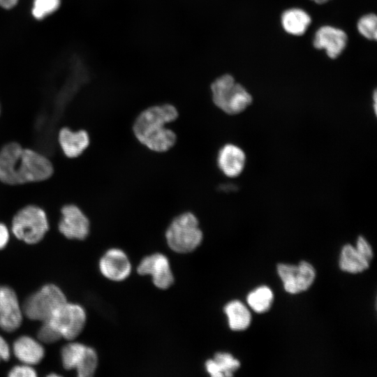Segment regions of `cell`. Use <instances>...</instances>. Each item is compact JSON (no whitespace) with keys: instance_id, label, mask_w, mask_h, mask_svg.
<instances>
[{"instance_id":"1","label":"cell","mask_w":377,"mask_h":377,"mask_svg":"<svg viewBox=\"0 0 377 377\" xmlns=\"http://www.w3.org/2000/svg\"><path fill=\"white\" fill-rule=\"evenodd\" d=\"M176 107L170 103L155 105L143 110L133 121L132 130L137 140L151 151L164 153L172 148L177 135L167 127L178 118Z\"/></svg>"},{"instance_id":"2","label":"cell","mask_w":377,"mask_h":377,"mask_svg":"<svg viewBox=\"0 0 377 377\" xmlns=\"http://www.w3.org/2000/svg\"><path fill=\"white\" fill-rule=\"evenodd\" d=\"M52 172V165L46 157L16 142L6 145L0 151V180L3 183L15 185L43 181Z\"/></svg>"},{"instance_id":"3","label":"cell","mask_w":377,"mask_h":377,"mask_svg":"<svg viewBox=\"0 0 377 377\" xmlns=\"http://www.w3.org/2000/svg\"><path fill=\"white\" fill-rule=\"evenodd\" d=\"M210 89L214 104L229 115L242 112L253 101L249 91L228 74L216 78L212 83Z\"/></svg>"},{"instance_id":"4","label":"cell","mask_w":377,"mask_h":377,"mask_svg":"<svg viewBox=\"0 0 377 377\" xmlns=\"http://www.w3.org/2000/svg\"><path fill=\"white\" fill-rule=\"evenodd\" d=\"M203 234L196 216L185 212L173 219L165 232L169 247L177 253L194 251L202 242Z\"/></svg>"},{"instance_id":"5","label":"cell","mask_w":377,"mask_h":377,"mask_svg":"<svg viewBox=\"0 0 377 377\" xmlns=\"http://www.w3.org/2000/svg\"><path fill=\"white\" fill-rule=\"evenodd\" d=\"M66 302V296L58 286L47 284L29 295L22 305V309L28 318L45 322Z\"/></svg>"},{"instance_id":"6","label":"cell","mask_w":377,"mask_h":377,"mask_svg":"<svg viewBox=\"0 0 377 377\" xmlns=\"http://www.w3.org/2000/svg\"><path fill=\"white\" fill-rule=\"evenodd\" d=\"M48 222L45 212L34 205L20 210L12 221V232L17 238L27 244L40 242L48 230Z\"/></svg>"},{"instance_id":"7","label":"cell","mask_w":377,"mask_h":377,"mask_svg":"<svg viewBox=\"0 0 377 377\" xmlns=\"http://www.w3.org/2000/svg\"><path fill=\"white\" fill-rule=\"evenodd\" d=\"M87 316L84 309L76 304L66 302L47 320L61 338L73 340L82 331Z\"/></svg>"},{"instance_id":"8","label":"cell","mask_w":377,"mask_h":377,"mask_svg":"<svg viewBox=\"0 0 377 377\" xmlns=\"http://www.w3.org/2000/svg\"><path fill=\"white\" fill-rule=\"evenodd\" d=\"M61 361L66 369H75L80 377L94 375L98 366V356L91 347L80 343H70L61 350Z\"/></svg>"},{"instance_id":"9","label":"cell","mask_w":377,"mask_h":377,"mask_svg":"<svg viewBox=\"0 0 377 377\" xmlns=\"http://www.w3.org/2000/svg\"><path fill=\"white\" fill-rule=\"evenodd\" d=\"M277 272L284 289L291 294L307 290L316 277L313 267L306 261H301L298 265L279 264Z\"/></svg>"},{"instance_id":"10","label":"cell","mask_w":377,"mask_h":377,"mask_svg":"<svg viewBox=\"0 0 377 377\" xmlns=\"http://www.w3.org/2000/svg\"><path fill=\"white\" fill-rule=\"evenodd\" d=\"M137 271L140 275L151 276L154 284L160 289H167L174 282L169 260L162 253L145 257L140 263Z\"/></svg>"},{"instance_id":"11","label":"cell","mask_w":377,"mask_h":377,"mask_svg":"<svg viewBox=\"0 0 377 377\" xmlns=\"http://www.w3.org/2000/svg\"><path fill=\"white\" fill-rule=\"evenodd\" d=\"M23 312L15 291L0 286V327L6 332L17 330L22 321Z\"/></svg>"},{"instance_id":"12","label":"cell","mask_w":377,"mask_h":377,"mask_svg":"<svg viewBox=\"0 0 377 377\" xmlns=\"http://www.w3.org/2000/svg\"><path fill=\"white\" fill-rule=\"evenodd\" d=\"M62 217L59 223V231L68 239L82 240L89 232V221L77 206L65 205L61 209Z\"/></svg>"},{"instance_id":"13","label":"cell","mask_w":377,"mask_h":377,"mask_svg":"<svg viewBox=\"0 0 377 377\" xmlns=\"http://www.w3.org/2000/svg\"><path fill=\"white\" fill-rule=\"evenodd\" d=\"M246 156L244 151L233 143H226L216 155V165L219 170L227 177L239 176L244 170Z\"/></svg>"},{"instance_id":"14","label":"cell","mask_w":377,"mask_h":377,"mask_svg":"<svg viewBox=\"0 0 377 377\" xmlns=\"http://www.w3.org/2000/svg\"><path fill=\"white\" fill-rule=\"evenodd\" d=\"M99 269L107 279L121 281L130 275L131 265L128 256L122 250L111 249L101 258Z\"/></svg>"},{"instance_id":"15","label":"cell","mask_w":377,"mask_h":377,"mask_svg":"<svg viewBox=\"0 0 377 377\" xmlns=\"http://www.w3.org/2000/svg\"><path fill=\"white\" fill-rule=\"evenodd\" d=\"M347 43V36L341 29L324 26L316 33L313 45L318 49H324L327 55L334 59L343 50Z\"/></svg>"},{"instance_id":"16","label":"cell","mask_w":377,"mask_h":377,"mask_svg":"<svg viewBox=\"0 0 377 377\" xmlns=\"http://www.w3.org/2000/svg\"><path fill=\"white\" fill-rule=\"evenodd\" d=\"M13 352L19 360L29 365L39 363L45 355L43 346L28 336L20 337L15 341Z\"/></svg>"},{"instance_id":"17","label":"cell","mask_w":377,"mask_h":377,"mask_svg":"<svg viewBox=\"0 0 377 377\" xmlns=\"http://www.w3.org/2000/svg\"><path fill=\"white\" fill-rule=\"evenodd\" d=\"M59 141L64 154L69 158L80 156L89 146V137L84 131H72L63 128L59 131Z\"/></svg>"},{"instance_id":"18","label":"cell","mask_w":377,"mask_h":377,"mask_svg":"<svg viewBox=\"0 0 377 377\" xmlns=\"http://www.w3.org/2000/svg\"><path fill=\"white\" fill-rule=\"evenodd\" d=\"M240 366L238 360L228 353H217L205 362L207 371L213 377L231 376Z\"/></svg>"},{"instance_id":"19","label":"cell","mask_w":377,"mask_h":377,"mask_svg":"<svg viewBox=\"0 0 377 377\" xmlns=\"http://www.w3.org/2000/svg\"><path fill=\"white\" fill-rule=\"evenodd\" d=\"M281 22L286 32L292 35L300 36L309 26L311 17L302 9L291 8L283 13Z\"/></svg>"},{"instance_id":"20","label":"cell","mask_w":377,"mask_h":377,"mask_svg":"<svg viewBox=\"0 0 377 377\" xmlns=\"http://www.w3.org/2000/svg\"><path fill=\"white\" fill-rule=\"evenodd\" d=\"M224 311L228 317L231 330L240 331L249 326L251 320V313L240 301L230 302L225 306Z\"/></svg>"},{"instance_id":"21","label":"cell","mask_w":377,"mask_h":377,"mask_svg":"<svg viewBox=\"0 0 377 377\" xmlns=\"http://www.w3.org/2000/svg\"><path fill=\"white\" fill-rule=\"evenodd\" d=\"M369 266V262L364 258L350 244H346L341 250L339 258L341 269L350 273L362 272Z\"/></svg>"},{"instance_id":"22","label":"cell","mask_w":377,"mask_h":377,"mask_svg":"<svg viewBox=\"0 0 377 377\" xmlns=\"http://www.w3.org/2000/svg\"><path fill=\"white\" fill-rule=\"evenodd\" d=\"M273 300V293L267 286H260L247 296V303L257 313L267 311Z\"/></svg>"},{"instance_id":"23","label":"cell","mask_w":377,"mask_h":377,"mask_svg":"<svg viewBox=\"0 0 377 377\" xmlns=\"http://www.w3.org/2000/svg\"><path fill=\"white\" fill-rule=\"evenodd\" d=\"M61 5V0H34L31 14L36 20H43L54 13Z\"/></svg>"},{"instance_id":"24","label":"cell","mask_w":377,"mask_h":377,"mask_svg":"<svg viewBox=\"0 0 377 377\" xmlns=\"http://www.w3.org/2000/svg\"><path fill=\"white\" fill-rule=\"evenodd\" d=\"M376 21V16L374 14L363 16L357 23L358 31L365 38L376 40L377 36Z\"/></svg>"},{"instance_id":"25","label":"cell","mask_w":377,"mask_h":377,"mask_svg":"<svg viewBox=\"0 0 377 377\" xmlns=\"http://www.w3.org/2000/svg\"><path fill=\"white\" fill-rule=\"evenodd\" d=\"M38 338L43 343H53L61 337L47 321H45L38 332Z\"/></svg>"},{"instance_id":"26","label":"cell","mask_w":377,"mask_h":377,"mask_svg":"<svg viewBox=\"0 0 377 377\" xmlns=\"http://www.w3.org/2000/svg\"><path fill=\"white\" fill-rule=\"evenodd\" d=\"M10 377H34L36 376L35 369L31 365L24 364L14 367L9 372Z\"/></svg>"},{"instance_id":"27","label":"cell","mask_w":377,"mask_h":377,"mask_svg":"<svg viewBox=\"0 0 377 377\" xmlns=\"http://www.w3.org/2000/svg\"><path fill=\"white\" fill-rule=\"evenodd\" d=\"M355 249L364 258L370 263L373 257L372 249L369 242L362 236L358 237Z\"/></svg>"},{"instance_id":"28","label":"cell","mask_w":377,"mask_h":377,"mask_svg":"<svg viewBox=\"0 0 377 377\" xmlns=\"http://www.w3.org/2000/svg\"><path fill=\"white\" fill-rule=\"evenodd\" d=\"M10 348L6 340L0 335V360H8L10 358Z\"/></svg>"},{"instance_id":"29","label":"cell","mask_w":377,"mask_h":377,"mask_svg":"<svg viewBox=\"0 0 377 377\" xmlns=\"http://www.w3.org/2000/svg\"><path fill=\"white\" fill-rule=\"evenodd\" d=\"M9 239V232L6 226L0 223V249H3Z\"/></svg>"},{"instance_id":"30","label":"cell","mask_w":377,"mask_h":377,"mask_svg":"<svg viewBox=\"0 0 377 377\" xmlns=\"http://www.w3.org/2000/svg\"><path fill=\"white\" fill-rule=\"evenodd\" d=\"M19 0H0V7L5 9L13 8Z\"/></svg>"},{"instance_id":"31","label":"cell","mask_w":377,"mask_h":377,"mask_svg":"<svg viewBox=\"0 0 377 377\" xmlns=\"http://www.w3.org/2000/svg\"><path fill=\"white\" fill-rule=\"evenodd\" d=\"M373 98H373L374 99V113L376 114V91L374 93Z\"/></svg>"},{"instance_id":"32","label":"cell","mask_w":377,"mask_h":377,"mask_svg":"<svg viewBox=\"0 0 377 377\" xmlns=\"http://www.w3.org/2000/svg\"><path fill=\"white\" fill-rule=\"evenodd\" d=\"M313 1H314L317 3H324L327 2L330 0H313Z\"/></svg>"}]
</instances>
